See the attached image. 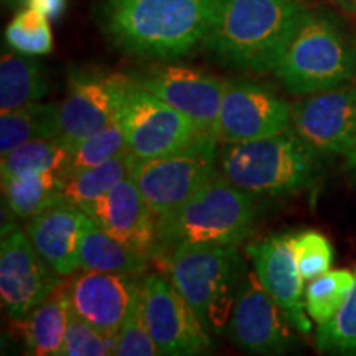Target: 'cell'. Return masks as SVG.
Here are the masks:
<instances>
[{"label": "cell", "mask_w": 356, "mask_h": 356, "mask_svg": "<svg viewBox=\"0 0 356 356\" xmlns=\"http://www.w3.org/2000/svg\"><path fill=\"white\" fill-rule=\"evenodd\" d=\"M218 0H101L97 22L124 55L178 60L204 44Z\"/></svg>", "instance_id": "1"}, {"label": "cell", "mask_w": 356, "mask_h": 356, "mask_svg": "<svg viewBox=\"0 0 356 356\" xmlns=\"http://www.w3.org/2000/svg\"><path fill=\"white\" fill-rule=\"evenodd\" d=\"M307 12V6L291 0H218L203 47L228 68L270 73Z\"/></svg>", "instance_id": "2"}, {"label": "cell", "mask_w": 356, "mask_h": 356, "mask_svg": "<svg viewBox=\"0 0 356 356\" xmlns=\"http://www.w3.org/2000/svg\"><path fill=\"white\" fill-rule=\"evenodd\" d=\"M254 221L256 203L252 195L216 172L180 207L157 218L150 261L160 264L173 249L184 244L236 246L251 234Z\"/></svg>", "instance_id": "3"}, {"label": "cell", "mask_w": 356, "mask_h": 356, "mask_svg": "<svg viewBox=\"0 0 356 356\" xmlns=\"http://www.w3.org/2000/svg\"><path fill=\"white\" fill-rule=\"evenodd\" d=\"M220 172L252 197H286L318 177L320 155L289 127L266 139L225 144Z\"/></svg>", "instance_id": "4"}, {"label": "cell", "mask_w": 356, "mask_h": 356, "mask_svg": "<svg viewBox=\"0 0 356 356\" xmlns=\"http://www.w3.org/2000/svg\"><path fill=\"white\" fill-rule=\"evenodd\" d=\"M274 74L293 96L346 88L356 79V47L332 13L309 10Z\"/></svg>", "instance_id": "5"}, {"label": "cell", "mask_w": 356, "mask_h": 356, "mask_svg": "<svg viewBox=\"0 0 356 356\" xmlns=\"http://www.w3.org/2000/svg\"><path fill=\"white\" fill-rule=\"evenodd\" d=\"M168 279L213 335L228 328L246 269L233 244H184L160 262Z\"/></svg>", "instance_id": "6"}, {"label": "cell", "mask_w": 356, "mask_h": 356, "mask_svg": "<svg viewBox=\"0 0 356 356\" xmlns=\"http://www.w3.org/2000/svg\"><path fill=\"white\" fill-rule=\"evenodd\" d=\"M114 115L122 127L132 155L159 157L177 152L202 136L200 127L134 81L132 76L113 74Z\"/></svg>", "instance_id": "7"}, {"label": "cell", "mask_w": 356, "mask_h": 356, "mask_svg": "<svg viewBox=\"0 0 356 356\" xmlns=\"http://www.w3.org/2000/svg\"><path fill=\"white\" fill-rule=\"evenodd\" d=\"M218 139L202 134L184 149L159 157L131 154L129 175L134 178L155 216L186 202L218 172Z\"/></svg>", "instance_id": "8"}, {"label": "cell", "mask_w": 356, "mask_h": 356, "mask_svg": "<svg viewBox=\"0 0 356 356\" xmlns=\"http://www.w3.org/2000/svg\"><path fill=\"white\" fill-rule=\"evenodd\" d=\"M140 310L160 355L193 356L211 348L210 332L170 279L154 273L142 275Z\"/></svg>", "instance_id": "9"}, {"label": "cell", "mask_w": 356, "mask_h": 356, "mask_svg": "<svg viewBox=\"0 0 356 356\" xmlns=\"http://www.w3.org/2000/svg\"><path fill=\"white\" fill-rule=\"evenodd\" d=\"M61 275L38 254L29 234L13 222L2 228L0 300L7 317L17 322L61 286Z\"/></svg>", "instance_id": "10"}, {"label": "cell", "mask_w": 356, "mask_h": 356, "mask_svg": "<svg viewBox=\"0 0 356 356\" xmlns=\"http://www.w3.org/2000/svg\"><path fill=\"white\" fill-rule=\"evenodd\" d=\"M292 124V106L270 88L248 79H226L218 142L239 144L266 139L287 131Z\"/></svg>", "instance_id": "11"}, {"label": "cell", "mask_w": 356, "mask_h": 356, "mask_svg": "<svg viewBox=\"0 0 356 356\" xmlns=\"http://www.w3.org/2000/svg\"><path fill=\"white\" fill-rule=\"evenodd\" d=\"M291 328L256 270L244 269L228 323L233 343L252 355H282L293 345Z\"/></svg>", "instance_id": "12"}, {"label": "cell", "mask_w": 356, "mask_h": 356, "mask_svg": "<svg viewBox=\"0 0 356 356\" xmlns=\"http://www.w3.org/2000/svg\"><path fill=\"white\" fill-rule=\"evenodd\" d=\"M132 79L190 118L200 131L218 139V119L226 79L180 65L152 66Z\"/></svg>", "instance_id": "13"}, {"label": "cell", "mask_w": 356, "mask_h": 356, "mask_svg": "<svg viewBox=\"0 0 356 356\" xmlns=\"http://www.w3.org/2000/svg\"><path fill=\"white\" fill-rule=\"evenodd\" d=\"M291 126L320 157L346 155L356 144V88L330 89L297 101Z\"/></svg>", "instance_id": "14"}, {"label": "cell", "mask_w": 356, "mask_h": 356, "mask_svg": "<svg viewBox=\"0 0 356 356\" xmlns=\"http://www.w3.org/2000/svg\"><path fill=\"white\" fill-rule=\"evenodd\" d=\"M292 233H279L246 246L261 284L296 332L309 335L312 318L305 309V280L297 266Z\"/></svg>", "instance_id": "15"}, {"label": "cell", "mask_w": 356, "mask_h": 356, "mask_svg": "<svg viewBox=\"0 0 356 356\" xmlns=\"http://www.w3.org/2000/svg\"><path fill=\"white\" fill-rule=\"evenodd\" d=\"M140 279L83 269L68 286L71 309L96 327L114 348L124 320L140 297Z\"/></svg>", "instance_id": "16"}, {"label": "cell", "mask_w": 356, "mask_h": 356, "mask_svg": "<svg viewBox=\"0 0 356 356\" xmlns=\"http://www.w3.org/2000/svg\"><path fill=\"white\" fill-rule=\"evenodd\" d=\"M83 211L111 236L150 261L157 233V216L131 175Z\"/></svg>", "instance_id": "17"}, {"label": "cell", "mask_w": 356, "mask_h": 356, "mask_svg": "<svg viewBox=\"0 0 356 356\" xmlns=\"http://www.w3.org/2000/svg\"><path fill=\"white\" fill-rule=\"evenodd\" d=\"M114 119L113 74L71 71L68 92L58 104L61 139L74 147Z\"/></svg>", "instance_id": "18"}, {"label": "cell", "mask_w": 356, "mask_h": 356, "mask_svg": "<svg viewBox=\"0 0 356 356\" xmlns=\"http://www.w3.org/2000/svg\"><path fill=\"white\" fill-rule=\"evenodd\" d=\"M86 213L66 203L53 204L30 218L25 233L38 254L60 275H71L79 269V239Z\"/></svg>", "instance_id": "19"}, {"label": "cell", "mask_w": 356, "mask_h": 356, "mask_svg": "<svg viewBox=\"0 0 356 356\" xmlns=\"http://www.w3.org/2000/svg\"><path fill=\"white\" fill-rule=\"evenodd\" d=\"M149 259L101 228L91 216H84L79 239V269L142 277Z\"/></svg>", "instance_id": "20"}, {"label": "cell", "mask_w": 356, "mask_h": 356, "mask_svg": "<svg viewBox=\"0 0 356 356\" xmlns=\"http://www.w3.org/2000/svg\"><path fill=\"white\" fill-rule=\"evenodd\" d=\"M70 312L71 300L68 287L60 286L26 317L17 320L24 335L26 353L58 356V351L65 341Z\"/></svg>", "instance_id": "21"}, {"label": "cell", "mask_w": 356, "mask_h": 356, "mask_svg": "<svg viewBox=\"0 0 356 356\" xmlns=\"http://www.w3.org/2000/svg\"><path fill=\"white\" fill-rule=\"evenodd\" d=\"M47 78L40 61L15 50H3L0 58V113H10L48 95Z\"/></svg>", "instance_id": "22"}, {"label": "cell", "mask_w": 356, "mask_h": 356, "mask_svg": "<svg viewBox=\"0 0 356 356\" xmlns=\"http://www.w3.org/2000/svg\"><path fill=\"white\" fill-rule=\"evenodd\" d=\"M65 175L58 172L24 173L2 180L3 202L17 218H33L61 203Z\"/></svg>", "instance_id": "23"}, {"label": "cell", "mask_w": 356, "mask_h": 356, "mask_svg": "<svg viewBox=\"0 0 356 356\" xmlns=\"http://www.w3.org/2000/svg\"><path fill=\"white\" fill-rule=\"evenodd\" d=\"M60 136L56 102H33L0 114V154L6 155L25 142Z\"/></svg>", "instance_id": "24"}, {"label": "cell", "mask_w": 356, "mask_h": 356, "mask_svg": "<svg viewBox=\"0 0 356 356\" xmlns=\"http://www.w3.org/2000/svg\"><path fill=\"white\" fill-rule=\"evenodd\" d=\"M71 154H73V145H70L60 136L29 140L2 155L0 162L2 180L38 172H58L66 177Z\"/></svg>", "instance_id": "25"}, {"label": "cell", "mask_w": 356, "mask_h": 356, "mask_svg": "<svg viewBox=\"0 0 356 356\" xmlns=\"http://www.w3.org/2000/svg\"><path fill=\"white\" fill-rule=\"evenodd\" d=\"M129 159L131 154H124L101 165L68 173L61 190V202L86 210L129 175Z\"/></svg>", "instance_id": "26"}, {"label": "cell", "mask_w": 356, "mask_h": 356, "mask_svg": "<svg viewBox=\"0 0 356 356\" xmlns=\"http://www.w3.org/2000/svg\"><path fill=\"white\" fill-rule=\"evenodd\" d=\"M356 273L348 269L327 270L305 287V309L312 322L327 323L345 305L355 286Z\"/></svg>", "instance_id": "27"}, {"label": "cell", "mask_w": 356, "mask_h": 356, "mask_svg": "<svg viewBox=\"0 0 356 356\" xmlns=\"http://www.w3.org/2000/svg\"><path fill=\"white\" fill-rule=\"evenodd\" d=\"M50 19L33 7L17 10V15L6 26L3 38L12 50L29 56L48 55L53 50Z\"/></svg>", "instance_id": "28"}, {"label": "cell", "mask_w": 356, "mask_h": 356, "mask_svg": "<svg viewBox=\"0 0 356 356\" xmlns=\"http://www.w3.org/2000/svg\"><path fill=\"white\" fill-rule=\"evenodd\" d=\"M124 154H131V149H129L122 127L114 119L104 129L86 137L78 145L73 147L66 175L89 167L101 165V163L109 162V160Z\"/></svg>", "instance_id": "29"}, {"label": "cell", "mask_w": 356, "mask_h": 356, "mask_svg": "<svg viewBox=\"0 0 356 356\" xmlns=\"http://www.w3.org/2000/svg\"><path fill=\"white\" fill-rule=\"evenodd\" d=\"M315 346L320 353L356 355V280L345 305L335 317L318 325Z\"/></svg>", "instance_id": "30"}, {"label": "cell", "mask_w": 356, "mask_h": 356, "mask_svg": "<svg viewBox=\"0 0 356 356\" xmlns=\"http://www.w3.org/2000/svg\"><path fill=\"white\" fill-rule=\"evenodd\" d=\"M114 355L111 341L71 309L65 341L58 356H108Z\"/></svg>", "instance_id": "31"}, {"label": "cell", "mask_w": 356, "mask_h": 356, "mask_svg": "<svg viewBox=\"0 0 356 356\" xmlns=\"http://www.w3.org/2000/svg\"><path fill=\"white\" fill-rule=\"evenodd\" d=\"M297 266L305 282L317 279L330 270L333 248L330 241L318 231H304L293 238Z\"/></svg>", "instance_id": "32"}, {"label": "cell", "mask_w": 356, "mask_h": 356, "mask_svg": "<svg viewBox=\"0 0 356 356\" xmlns=\"http://www.w3.org/2000/svg\"><path fill=\"white\" fill-rule=\"evenodd\" d=\"M114 355L119 356H157L160 351L150 337L147 325L142 317L140 297L132 305L131 312L124 320L119 335L115 338Z\"/></svg>", "instance_id": "33"}, {"label": "cell", "mask_w": 356, "mask_h": 356, "mask_svg": "<svg viewBox=\"0 0 356 356\" xmlns=\"http://www.w3.org/2000/svg\"><path fill=\"white\" fill-rule=\"evenodd\" d=\"M66 3H68V0H29V7L37 8L51 22L61 19V15L66 10Z\"/></svg>", "instance_id": "34"}, {"label": "cell", "mask_w": 356, "mask_h": 356, "mask_svg": "<svg viewBox=\"0 0 356 356\" xmlns=\"http://www.w3.org/2000/svg\"><path fill=\"white\" fill-rule=\"evenodd\" d=\"M335 6L343 10L346 15H353L356 17V0H332Z\"/></svg>", "instance_id": "35"}, {"label": "cell", "mask_w": 356, "mask_h": 356, "mask_svg": "<svg viewBox=\"0 0 356 356\" xmlns=\"http://www.w3.org/2000/svg\"><path fill=\"white\" fill-rule=\"evenodd\" d=\"M345 165H346V170H348L351 175L356 177V144L353 149L350 150L348 154L345 155Z\"/></svg>", "instance_id": "36"}, {"label": "cell", "mask_w": 356, "mask_h": 356, "mask_svg": "<svg viewBox=\"0 0 356 356\" xmlns=\"http://www.w3.org/2000/svg\"><path fill=\"white\" fill-rule=\"evenodd\" d=\"M2 2L10 10H20V8L29 7V0H2Z\"/></svg>", "instance_id": "37"}, {"label": "cell", "mask_w": 356, "mask_h": 356, "mask_svg": "<svg viewBox=\"0 0 356 356\" xmlns=\"http://www.w3.org/2000/svg\"><path fill=\"white\" fill-rule=\"evenodd\" d=\"M291 2H296V3H302V6H307V3H309L310 0H291Z\"/></svg>", "instance_id": "38"}, {"label": "cell", "mask_w": 356, "mask_h": 356, "mask_svg": "<svg viewBox=\"0 0 356 356\" xmlns=\"http://www.w3.org/2000/svg\"><path fill=\"white\" fill-rule=\"evenodd\" d=\"M353 43H355V47H356V35H355V40H353Z\"/></svg>", "instance_id": "39"}]
</instances>
